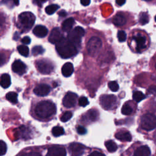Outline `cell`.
Masks as SVG:
<instances>
[{
    "instance_id": "obj_25",
    "label": "cell",
    "mask_w": 156,
    "mask_h": 156,
    "mask_svg": "<svg viewBox=\"0 0 156 156\" xmlns=\"http://www.w3.org/2000/svg\"><path fill=\"white\" fill-rule=\"evenodd\" d=\"M6 99L12 104H17L18 102V94L14 92H10L6 94Z\"/></svg>"
},
{
    "instance_id": "obj_35",
    "label": "cell",
    "mask_w": 156,
    "mask_h": 156,
    "mask_svg": "<svg viewBox=\"0 0 156 156\" xmlns=\"http://www.w3.org/2000/svg\"><path fill=\"white\" fill-rule=\"evenodd\" d=\"M20 133L21 134V137L23 138H26V137H29V131L28 128H26L25 126H21L20 129Z\"/></svg>"
},
{
    "instance_id": "obj_50",
    "label": "cell",
    "mask_w": 156,
    "mask_h": 156,
    "mask_svg": "<svg viewBox=\"0 0 156 156\" xmlns=\"http://www.w3.org/2000/svg\"><path fill=\"white\" fill-rule=\"evenodd\" d=\"M144 1H151V0H144Z\"/></svg>"
},
{
    "instance_id": "obj_32",
    "label": "cell",
    "mask_w": 156,
    "mask_h": 156,
    "mask_svg": "<svg viewBox=\"0 0 156 156\" xmlns=\"http://www.w3.org/2000/svg\"><path fill=\"white\" fill-rule=\"evenodd\" d=\"M44 52V49L41 46H35L33 47L32 50V53L34 56H38L39 54H43Z\"/></svg>"
},
{
    "instance_id": "obj_17",
    "label": "cell",
    "mask_w": 156,
    "mask_h": 156,
    "mask_svg": "<svg viewBox=\"0 0 156 156\" xmlns=\"http://www.w3.org/2000/svg\"><path fill=\"white\" fill-rule=\"evenodd\" d=\"M126 21H127L125 15L122 13L116 14L114 17L113 20H112L114 25L118 27L123 26L125 25H126Z\"/></svg>"
},
{
    "instance_id": "obj_36",
    "label": "cell",
    "mask_w": 156,
    "mask_h": 156,
    "mask_svg": "<svg viewBox=\"0 0 156 156\" xmlns=\"http://www.w3.org/2000/svg\"><path fill=\"white\" fill-rule=\"evenodd\" d=\"M117 36H118V39L119 42H124L126 41L127 35H126V33L124 31H118Z\"/></svg>"
},
{
    "instance_id": "obj_27",
    "label": "cell",
    "mask_w": 156,
    "mask_h": 156,
    "mask_svg": "<svg viewBox=\"0 0 156 156\" xmlns=\"http://www.w3.org/2000/svg\"><path fill=\"white\" fill-rule=\"evenodd\" d=\"M59 6L57 4H51L45 8V12L48 15H53L59 9Z\"/></svg>"
},
{
    "instance_id": "obj_12",
    "label": "cell",
    "mask_w": 156,
    "mask_h": 156,
    "mask_svg": "<svg viewBox=\"0 0 156 156\" xmlns=\"http://www.w3.org/2000/svg\"><path fill=\"white\" fill-rule=\"evenodd\" d=\"M12 69L15 73L19 75H23L26 72L27 67L26 65L20 60H17L12 64Z\"/></svg>"
},
{
    "instance_id": "obj_52",
    "label": "cell",
    "mask_w": 156,
    "mask_h": 156,
    "mask_svg": "<svg viewBox=\"0 0 156 156\" xmlns=\"http://www.w3.org/2000/svg\"><path fill=\"white\" fill-rule=\"evenodd\" d=\"M155 68H156V64H155Z\"/></svg>"
},
{
    "instance_id": "obj_49",
    "label": "cell",
    "mask_w": 156,
    "mask_h": 156,
    "mask_svg": "<svg viewBox=\"0 0 156 156\" xmlns=\"http://www.w3.org/2000/svg\"><path fill=\"white\" fill-rule=\"evenodd\" d=\"M47 1H48V0H42V1H43V3H45V2Z\"/></svg>"
},
{
    "instance_id": "obj_19",
    "label": "cell",
    "mask_w": 156,
    "mask_h": 156,
    "mask_svg": "<svg viewBox=\"0 0 156 156\" xmlns=\"http://www.w3.org/2000/svg\"><path fill=\"white\" fill-rule=\"evenodd\" d=\"M115 138L122 141H130L132 140V136L127 131H119L116 133Z\"/></svg>"
},
{
    "instance_id": "obj_45",
    "label": "cell",
    "mask_w": 156,
    "mask_h": 156,
    "mask_svg": "<svg viewBox=\"0 0 156 156\" xmlns=\"http://www.w3.org/2000/svg\"><path fill=\"white\" fill-rule=\"evenodd\" d=\"M59 15L60 17H65L67 15V13H66V12L65 10H61V11H60L59 12Z\"/></svg>"
},
{
    "instance_id": "obj_24",
    "label": "cell",
    "mask_w": 156,
    "mask_h": 156,
    "mask_svg": "<svg viewBox=\"0 0 156 156\" xmlns=\"http://www.w3.org/2000/svg\"><path fill=\"white\" fill-rule=\"evenodd\" d=\"M105 146L107 149L110 152H114L118 149V146L116 145V144L113 140H108L105 141Z\"/></svg>"
},
{
    "instance_id": "obj_34",
    "label": "cell",
    "mask_w": 156,
    "mask_h": 156,
    "mask_svg": "<svg viewBox=\"0 0 156 156\" xmlns=\"http://www.w3.org/2000/svg\"><path fill=\"white\" fill-rule=\"evenodd\" d=\"M108 86L110 90L114 92H117L119 90V85L116 81H111L108 83Z\"/></svg>"
},
{
    "instance_id": "obj_5",
    "label": "cell",
    "mask_w": 156,
    "mask_h": 156,
    "mask_svg": "<svg viewBox=\"0 0 156 156\" xmlns=\"http://www.w3.org/2000/svg\"><path fill=\"white\" fill-rule=\"evenodd\" d=\"M141 126L143 129L149 131L156 127V116L152 114H146L141 118Z\"/></svg>"
},
{
    "instance_id": "obj_22",
    "label": "cell",
    "mask_w": 156,
    "mask_h": 156,
    "mask_svg": "<svg viewBox=\"0 0 156 156\" xmlns=\"http://www.w3.org/2000/svg\"><path fill=\"white\" fill-rule=\"evenodd\" d=\"M75 24V20L73 18H69L66 19L62 23V28L64 32H69L71 29Z\"/></svg>"
},
{
    "instance_id": "obj_3",
    "label": "cell",
    "mask_w": 156,
    "mask_h": 156,
    "mask_svg": "<svg viewBox=\"0 0 156 156\" xmlns=\"http://www.w3.org/2000/svg\"><path fill=\"white\" fill-rule=\"evenodd\" d=\"M35 20L34 15L30 12H23L18 16V28L23 32H27L33 26Z\"/></svg>"
},
{
    "instance_id": "obj_11",
    "label": "cell",
    "mask_w": 156,
    "mask_h": 156,
    "mask_svg": "<svg viewBox=\"0 0 156 156\" xmlns=\"http://www.w3.org/2000/svg\"><path fill=\"white\" fill-rule=\"evenodd\" d=\"M69 151L71 155H81L84 152L85 146L81 143H73L69 146Z\"/></svg>"
},
{
    "instance_id": "obj_46",
    "label": "cell",
    "mask_w": 156,
    "mask_h": 156,
    "mask_svg": "<svg viewBox=\"0 0 156 156\" xmlns=\"http://www.w3.org/2000/svg\"><path fill=\"white\" fill-rule=\"evenodd\" d=\"M90 155H103V154L101 153V152H100L94 151V152H92L91 154H90Z\"/></svg>"
},
{
    "instance_id": "obj_21",
    "label": "cell",
    "mask_w": 156,
    "mask_h": 156,
    "mask_svg": "<svg viewBox=\"0 0 156 156\" xmlns=\"http://www.w3.org/2000/svg\"><path fill=\"white\" fill-rule=\"evenodd\" d=\"M134 154L135 156H148L151 155V150L147 146H141L135 150Z\"/></svg>"
},
{
    "instance_id": "obj_31",
    "label": "cell",
    "mask_w": 156,
    "mask_h": 156,
    "mask_svg": "<svg viewBox=\"0 0 156 156\" xmlns=\"http://www.w3.org/2000/svg\"><path fill=\"white\" fill-rule=\"evenodd\" d=\"M133 108L131 107L130 105H129L128 104L126 103L123 105L122 109V114L125 115H129L132 113H133Z\"/></svg>"
},
{
    "instance_id": "obj_28",
    "label": "cell",
    "mask_w": 156,
    "mask_h": 156,
    "mask_svg": "<svg viewBox=\"0 0 156 156\" xmlns=\"http://www.w3.org/2000/svg\"><path fill=\"white\" fill-rule=\"evenodd\" d=\"M146 96L140 91H136L133 93V99L137 103H139L145 99Z\"/></svg>"
},
{
    "instance_id": "obj_33",
    "label": "cell",
    "mask_w": 156,
    "mask_h": 156,
    "mask_svg": "<svg viewBox=\"0 0 156 156\" xmlns=\"http://www.w3.org/2000/svg\"><path fill=\"white\" fill-rule=\"evenodd\" d=\"M72 116H73V114L70 111H67L61 116V122L65 123L68 120H70V119L72 118Z\"/></svg>"
},
{
    "instance_id": "obj_10",
    "label": "cell",
    "mask_w": 156,
    "mask_h": 156,
    "mask_svg": "<svg viewBox=\"0 0 156 156\" xmlns=\"http://www.w3.org/2000/svg\"><path fill=\"white\" fill-rule=\"evenodd\" d=\"M133 40L136 43V50L140 53L146 48V39L145 36L140 34H138L133 37Z\"/></svg>"
},
{
    "instance_id": "obj_20",
    "label": "cell",
    "mask_w": 156,
    "mask_h": 156,
    "mask_svg": "<svg viewBox=\"0 0 156 156\" xmlns=\"http://www.w3.org/2000/svg\"><path fill=\"white\" fill-rule=\"evenodd\" d=\"M74 71V67L71 62L65 63L62 68V73L65 77H70Z\"/></svg>"
},
{
    "instance_id": "obj_48",
    "label": "cell",
    "mask_w": 156,
    "mask_h": 156,
    "mask_svg": "<svg viewBox=\"0 0 156 156\" xmlns=\"http://www.w3.org/2000/svg\"><path fill=\"white\" fill-rule=\"evenodd\" d=\"M13 1L16 6H18L19 4V0H13Z\"/></svg>"
},
{
    "instance_id": "obj_39",
    "label": "cell",
    "mask_w": 156,
    "mask_h": 156,
    "mask_svg": "<svg viewBox=\"0 0 156 156\" xmlns=\"http://www.w3.org/2000/svg\"><path fill=\"white\" fill-rule=\"evenodd\" d=\"M77 133L80 135H84L87 133V130L84 127L79 126L77 127Z\"/></svg>"
},
{
    "instance_id": "obj_8",
    "label": "cell",
    "mask_w": 156,
    "mask_h": 156,
    "mask_svg": "<svg viewBox=\"0 0 156 156\" xmlns=\"http://www.w3.org/2000/svg\"><path fill=\"white\" fill-rule=\"evenodd\" d=\"M36 67L38 71L42 74L48 75L51 73L54 69V66L47 60H40L36 62Z\"/></svg>"
},
{
    "instance_id": "obj_38",
    "label": "cell",
    "mask_w": 156,
    "mask_h": 156,
    "mask_svg": "<svg viewBox=\"0 0 156 156\" xmlns=\"http://www.w3.org/2000/svg\"><path fill=\"white\" fill-rule=\"evenodd\" d=\"M7 145L6 144L1 140L0 141V155H3L6 153Z\"/></svg>"
},
{
    "instance_id": "obj_18",
    "label": "cell",
    "mask_w": 156,
    "mask_h": 156,
    "mask_svg": "<svg viewBox=\"0 0 156 156\" xmlns=\"http://www.w3.org/2000/svg\"><path fill=\"white\" fill-rule=\"evenodd\" d=\"M33 33L35 36H37L38 37L43 38L47 35L48 33V29L44 26L37 25L33 29Z\"/></svg>"
},
{
    "instance_id": "obj_23",
    "label": "cell",
    "mask_w": 156,
    "mask_h": 156,
    "mask_svg": "<svg viewBox=\"0 0 156 156\" xmlns=\"http://www.w3.org/2000/svg\"><path fill=\"white\" fill-rule=\"evenodd\" d=\"M1 86L4 89H7L11 84L10 76L6 73L3 74L1 76Z\"/></svg>"
},
{
    "instance_id": "obj_47",
    "label": "cell",
    "mask_w": 156,
    "mask_h": 156,
    "mask_svg": "<svg viewBox=\"0 0 156 156\" xmlns=\"http://www.w3.org/2000/svg\"><path fill=\"white\" fill-rule=\"evenodd\" d=\"M19 37H20V35L18 34V33H17V32H16V33H15V34L14 35V40H18V39L19 38Z\"/></svg>"
},
{
    "instance_id": "obj_42",
    "label": "cell",
    "mask_w": 156,
    "mask_h": 156,
    "mask_svg": "<svg viewBox=\"0 0 156 156\" xmlns=\"http://www.w3.org/2000/svg\"><path fill=\"white\" fill-rule=\"evenodd\" d=\"M81 3L83 6H87L90 3V0H81Z\"/></svg>"
},
{
    "instance_id": "obj_51",
    "label": "cell",
    "mask_w": 156,
    "mask_h": 156,
    "mask_svg": "<svg viewBox=\"0 0 156 156\" xmlns=\"http://www.w3.org/2000/svg\"><path fill=\"white\" fill-rule=\"evenodd\" d=\"M155 21H156V16H155Z\"/></svg>"
},
{
    "instance_id": "obj_7",
    "label": "cell",
    "mask_w": 156,
    "mask_h": 156,
    "mask_svg": "<svg viewBox=\"0 0 156 156\" xmlns=\"http://www.w3.org/2000/svg\"><path fill=\"white\" fill-rule=\"evenodd\" d=\"M85 34V30L82 27L77 26L73 30L68 33V39L77 47L79 46L81 42V39Z\"/></svg>"
},
{
    "instance_id": "obj_15",
    "label": "cell",
    "mask_w": 156,
    "mask_h": 156,
    "mask_svg": "<svg viewBox=\"0 0 156 156\" xmlns=\"http://www.w3.org/2000/svg\"><path fill=\"white\" fill-rule=\"evenodd\" d=\"M98 118V112L95 110H90L82 117V121L84 123H90L96 121Z\"/></svg>"
},
{
    "instance_id": "obj_6",
    "label": "cell",
    "mask_w": 156,
    "mask_h": 156,
    "mask_svg": "<svg viewBox=\"0 0 156 156\" xmlns=\"http://www.w3.org/2000/svg\"><path fill=\"white\" fill-rule=\"evenodd\" d=\"M102 41L97 37H92L87 44V49L89 54L92 56H97L102 47Z\"/></svg>"
},
{
    "instance_id": "obj_30",
    "label": "cell",
    "mask_w": 156,
    "mask_h": 156,
    "mask_svg": "<svg viewBox=\"0 0 156 156\" xmlns=\"http://www.w3.org/2000/svg\"><path fill=\"white\" fill-rule=\"evenodd\" d=\"M149 22L148 15L145 12H142L139 16V23L141 25H145Z\"/></svg>"
},
{
    "instance_id": "obj_41",
    "label": "cell",
    "mask_w": 156,
    "mask_h": 156,
    "mask_svg": "<svg viewBox=\"0 0 156 156\" xmlns=\"http://www.w3.org/2000/svg\"><path fill=\"white\" fill-rule=\"evenodd\" d=\"M31 38L28 37V36H26V37H23L21 39V43L23 44H25V45H28L31 43Z\"/></svg>"
},
{
    "instance_id": "obj_4",
    "label": "cell",
    "mask_w": 156,
    "mask_h": 156,
    "mask_svg": "<svg viewBox=\"0 0 156 156\" xmlns=\"http://www.w3.org/2000/svg\"><path fill=\"white\" fill-rule=\"evenodd\" d=\"M100 104L107 111L114 109L117 105V99L114 94H104L100 97Z\"/></svg>"
},
{
    "instance_id": "obj_43",
    "label": "cell",
    "mask_w": 156,
    "mask_h": 156,
    "mask_svg": "<svg viewBox=\"0 0 156 156\" xmlns=\"http://www.w3.org/2000/svg\"><path fill=\"white\" fill-rule=\"evenodd\" d=\"M33 3L34 4L37 5L38 6L41 7L42 6V4L43 3L42 0H33Z\"/></svg>"
},
{
    "instance_id": "obj_26",
    "label": "cell",
    "mask_w": 156,
    "mask_h": 156,
    "mask_svg": "<svg viewBox=\"0 0 156 156\" xmlns=\"http://www.w3.org/2000/svg\"><path fill=\"white\" fill-rule=\"evenodd\" d=\"M17 50L18 53L23 56L28 57L29 53V48L25 45H20L17 47Z\"/></svg>"
},
{
    "instance_id": "obj_44",
    "label": "cell",
    "mask_w": 156,
    "mask_h": 156,
    "mask_svg": "<svg viewBox=\"0 0 156 156\" xmlns=\"http://www.w3.org/2000/svg\"><path fill=\"white\" fill-rule=\"evenodd\" d=\"M116 3L118 6H122L125 4L126 0H116Z\"/></svg>"
},
{
    "instance_id": "obj_40",
    "label": "cell",
    "mask_w": 156,
    "mask_h": 156,
    "mask_svg": "<svg viewBox=\"0 0 156 156\" xmlns=\"http://www.w3.org/2000/svg\"><path fill=\"white\" fill-rule=\"evenodd\" d=\"M148 93L150 94L156 95V86H150L148 90Z\"/></svg>"
},
{
    "instance_id": "obj_1",
    "label": "cell",
    "mask_w": 156,
    "mask_h": 156,
    "mask_svg": "<svg viewBox=\"0 0 156 156\" xmlns=\"http://www.w3.org/2000/svg\"><path fill=\"white\" fill-rule=\"evenodd\" d=\"M56 49L59 55L64 59L72 57L78 53L77 46L64 37L56 44Z\"/></svg>"
},
{
    "instance_id": "obj_37",
    "label": "cell",
    "mask_w": 156,
    "mask_h": 156,
    "mask_svg": "<svg viewBox=\"0 0 156 156\" xmlns=\"http://www.w3.org/2000/svg\"><path fill=\"white\" fill-rule=\"evenodd\" d=\"M78 104L81 107H86V105H87L89 104V103L88 99L86 97H82L79 98V99L78 100Z\"/></svg>"
},
{
    "instance_id": "obj_29",
    "label": "cell",
    "mask_w": 156,
    "mask_h": 156,
    "mask_svg": "<svg viewBox=\"0 0 156 156\" xmlns=\"http://www.w3.org/2000/svg\"><path fill=\"white\" fill-rule=\"evenodd\" d=\"M52 134L54 137H59L64 134V130L62 127L56 126L52 129Z\"/></svg>"
},
{
    "instance_id": "obj_14",
    "label": "cell",
    "mask_w": 156,
    "mask_h": 156,
    "mask_svg": "<svg viewBox=\"0 0 156 156\" xmlns=\"http://www.w3.org/2000/svg\"><path fill=\"white\" fill-rule=\"evenodd\" d=\"M51 91V87L45 83H42L36 87L34 90V93L39 97H45Z\"/></svg>"
},
{
    "instance_id": "obj_16",
    "label": "cell",
    "mask_w": 156,
    "mask_h": 156,
    "mask_svg": "<svg viewBox=\"0 0 156 156\" xmlns=\"http://www.w3.org/2000/svg\"><path fill=\"white\" fill-rule=\"evenodd\" d=\"M65 149L61 146H53L50 147L48 150L47 155H57V156H64L66 155Z\"/></svg>"
},
{
    "instance_id": "obj_2",
    "label": "cell",
    "mask_w": 156,
    "mask_h": 156,
    "mask_svg": "<svg viewBox=\"0 0 156 156\" xmlns=\"http://www.w3.org/2000/svg\"><path fill=\"white\" fill-rule=\"evenodd\" d=\"M56 106L51 101H43L37 104L35 109V113L42 119H47L55 115Z\"/></svg>"
},
{
    "instance_id": "obj_13",
    "label": "cell",
    "mask_w": 156,
    "mask_h": 156,
    "mask_svg": "<svg viewBox=\"0 0 156 156\" xmlns=\"http://www.w3.org/2000/svg\"><path fill=\"white\" fill-rule=\"evenodd\" d=\"M64 38V36L59 28H54L49 36L48 40L53 44H56Z\"/></svg>"
},
{
    "instance_id": "obj_9",
    "label": "cell",
    "mask_w": 156,
    "mask_h": 156,
    "mask_svg": "<svg viewBox=\"0 0 156 156\" xmlns=\"http://www.w3.org/2000/svg\"><path fill=\"white\" fill-rule=\"evenodd\" d=\"M78 95L73 92H68L63 99V105L66 108H71L75 106Z\"/></svg>"
}]
</instances>
